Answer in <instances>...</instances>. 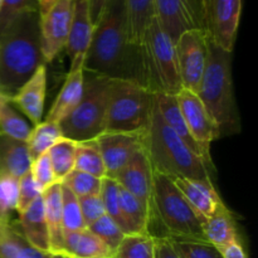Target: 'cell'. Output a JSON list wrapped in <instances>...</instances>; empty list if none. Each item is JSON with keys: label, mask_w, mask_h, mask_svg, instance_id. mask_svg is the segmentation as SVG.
I'll list each match as a JSON object with an SVG mask.
<instances>
[{"label": "cell", "mask_w": 258, "mask_h": 258, "mask_svg": "<svg viewBox=\"0 0 258 258\" xmlns=\"http://www.w3.org/2000/svg\"><path fill=\"white\" fill-rule=\"evenodd\" d=\"M42 194L43 190L35 183L29 170L19 179V199H18L17 207L18 213H22L23 211H25Z\"/></svg>", "instance_id": "obj_42"}, {"label": "cell", "mask_w": 258, "mask_h": 258, "mask_svg": "<svg viewBox=\"0 0 258 258\" xmlns=\"http://www.w3.org/2000/svg\"><path fill=\"white\" fill-rule=\"evenodd\" d=\"M60 183L67 186L76 197L100 194L102 179L78 170H72Z\"/></svg>", "instance_id": "obj_38"}, {"label": "cell", "mask_w": 258, "mask_h": 258, "mask_svg": "<svg viewBox=\"0 0 258 258\" xmlns=\"http://www.w3.org/2000/svg\"><path fill=\"white\" fill-rule=\"evenodd\" d=\"M44 204V216L49 233V253H63V223H62V185L54 183L42 194Z\"/></svg>", "instance_id": "obj_22"}, {"label": "cell", "mask_w": 258, "mask_h": 258, "mask_svg": "<svg viewBox=\"0 0 258 258\" xmlns=\"http://www.w3.org/2000/svg\"><path fill=\"white\" fill-rule=\"evenodd\" d=\"M154 98H155L159 112H160L161 117L165 121L166 125H168L169 127H170L171 130H173L174 133L186 144V146H188L193 153H196L197 155H199L202 159H204V161H206L209 166L214 168L213 161H212V156L208 155L207 153H204L203 149L199 146V144L194 140L193 136L189 133L188 126H186L185 121H184L175 96L158 93V95H154Z\"/></svg>", "instance_id": "obj_21"}, {"label": "cell", "mask_w": 258, "mask_h": 258, "mask_svg": "<svg viewBox=\"0 0 258 258\" xmlns=\"http://www.w3.org/2000/svg\"><path fill=\"white\" fill-rule=\"evenodd\" d=\"M175 97L190 135L203 149L204 153L211 155V144L218 140V138L213 121L207 112L201 98L197 93L186 88H183Z\"/></svg>", "instance_id": "obj_15"}, {"label": "cell", "mask_w": 258, "mask_h": 258, "mask_svg": "<svg viewBox=\"0 0 258 258\" xmlns=\"http://www.w3.org/2000/svg\"><path fill=\"white\" fill-rule=\"evenodd\" d=\"M155 17L175 43L184 32L206 30L204 0H154Z\"/></svg>", "instance_id": "obj_10"}, {"label": "cell", "mask_w": 258, "mask_h": 258, "mask_svg": "<svg viewBox=\"0 0 258 258\" xmlns=\"http://www.w3.org/2000/svg\"><path fill=\"white\" fill-rule=\"evenodd\" d=\"M143 146L148 153L154 171L171 178H188L213 184L216 168H212L169 127L161 117L153 95L150 116L141 131Z\"/></svg>", "instance_id": "obj_3"}, {"label": "cell", "mask_w": 258, "mask_h": 258, "mask_svg": "<svg viewBox=\"0 0 258 258\" xmlns=\"http://www.w3.org/2000/svg\"><path fill=\"white\" fill-rule=\"evenodd\" d=\"M199 214L191 208L170 176L154 171L153 206L149 217L148 233L161 231L159 238H189L207 241Z\"/></svg>", "instance_id": "obj_5"}, {"label": "cell", "mask_w": 258, "mask_h": 258, "mask_svg": "<svg viewBox=\"0 0 258 258\" xmlns=\"http://www.w3.org/2000/svg\"><path fill=\"white\" fill-rule=\"evenodd\" d=\"M171 180L202 219L211 217L224 203L214 184L188 178H171Z\"/></svg>", "instance_id": "obj_20"}, {"label": "cell", "mask_w": 258, "mask_h": 258, "mask_svg": "<svg viewBox=\"0 0 258 258\" xmlns=\"http://www.w3.org/2000/svg\"><path fill=\"white\" fill-rule=\"evenodd\" d=\"M45 258H71L63 254H54V253H45Z\"/></svg>", "instance_id": "obj_48"}, {"label": "cell", "mask_w": 258, "mask_h": 258, "mask_svg": "<svg viewBox=\"0 0 258 258\" xmlns=\"http://www.w3.org/2000/svg\"><path fill=\"white\" fill-rule=\"evenodd\" d=\"M138 83L153 95L176 96L183 90L175 43L161 28L156 17L151 19L139 47Z\"/></svg>", "instance_id": "obj_6"}, {"label": "cell", "mask_w": 258, "mask_h": 258, "mask_svg": "<svg viewBox=\"0 0 258 258\" xmlns=\"http://www.w3.org/2000/svg\"><path fill=\"white\" fill-rule=\"evenodd\" d=\"M75 170L97 176L100 179L106 178L102 156L95 140L76 143Z\"/></svg>", "instance_id": "obj_31"}, {"label": "cell", "mask_w": 258, "mask_h": 258, "mask_svg": "<svg viewBox=\"0 0 258 258\" xmlns=\"http://www.w3.org/2000/svg\"><path fill=\"white\" fill-rule=\"evenodd\" d=\"M25 12H39L37 0H3L0 8V33L18 15Z\"/></svg>", "instance_id": "obj_40"}, {"label": "cell", "mask_w": 258, "mask_h": 258, "mask_svg": "<svg viewBox=\"0 0 258 258\" xmlns=\"http://www.w3.org/2000/svg\"><path fill=\"white\" fill-rule=\"evenodd\" d=\"M62 185V223L63 231L75 232L87 228L83 222L78 198L67 188Z\"/></svg>", "instance_id": "obj_36"}, {"label": "cell", "mask_w": 258, "mask_h": 258, "mask_svg": "<svg viewBox=\"0 0 258 258\" xmlns=\"http://www.w3.org/2000/svg\"><path fill=\"white\" fill-rule=\"evenodd\" d=\"M19 199V179L0 174V221H9L10 214L17 211Z\"/></svg>", "instance_id": "obj_37"}, {"label": "cell", "mask_w": 258, "mask_h": 258, "mask_svg": "<svg viewBox=\"0 0 258 258\" xmlns=\"http://www.w3.org/2000/svg\"><path fill=\"white\" fill-rule=\"evenodd\" d=\"M153 93L131 80L113 78L105 133H139L149 121Z\"/></svg>", "instance_id": "obj_8"}, {"label": "cell", "mask_w": 258, "mask_h": 258, "mask_svg": "<svg viewBox=\"0 0 258 258\" xmlns=\"http://www.w3.org/2000/svg\"><path fill=\"white\" fill-rule=\"evenodd\" d=\"M32 127L14 107L9 97L0 95V133L17 140L27 141Z\"/></svg>", "instance_id": "obj_29"}, {"label": "cell", "mask_w": 258, "mask_h": 258, "mask_svg": "<svg viewBox=\"0 0 258 258\" xmlns=\"http://www.w3.org/2000/svg\"><path fill=\"white\" fill-rule=\"evenodd\" d=\"M93 28L95 25L91 20L87 0H73L72 20L64 48L71 62L78 57H86L92 39Z\"/></svg>", "instance_id": "obj_18"}, {"label": "cell", "mask_w": 258, "mask_h": 258, "mask_svg": "<svg viewBox=\"0 0 258 258\" xmlns=\"http://www.w3.org/2000/svg\"><path fill=\"white\" fill-rule=\"evenodd\" d=\"M30 174H32L34 181L43 191L47 188H49L50 185H53L54 183H58L54 173H53L52 164H50V160L47 154L40 155L39 158L34 159L32 161Z\"/></svg>", "instance_id": "obj_41"}, {"label": "cell", "mask_w": 258, "mask_h": 258, "mask_svg": "<svg viewBox=\"0 0 258 258\" xmlns=\"http://www.w3.org/2000/svg\"><path fill=\"white\" fill-rule=\"evenodd\" d=\"M118 194H120L121 214L125 221L127 234L148 233V213L140 202L121 186L118 189Z\"/></svg>", "instance_id": "obj_28"}, {"label": "cell", "mask_w": 258, "mask_h": 258, "mask_svg": "<svg viewBox=\"0 0 258 258\" xmlns=\"http://www.w3.org/2000/svg\"><path fill=\"white\" fill-rule=\"evenodd\" d=\"M197 95L213 121L218 140L241 131L232 80V53L219 48L211 39H208L207 64Z\"/></svg>", "instance_id": "obj_4"}, {"label": "cell", "mask_w": 258, "mask_h": 258, "mask_svg": "<svg viewBox=\"0 0 258 258\" xmlns=\"http://www.w3.org/2000/svg\"><path fill=\"white\" fill-rule=\"evenodd\" d=\"M202 228L207 241L219 251L228 244L239 242L236 222L224 203L211 217L202 221Z\"/></svg>", "instance_id": "obj_25"}, {"label": "cell", "mask_w": 258, "mask_h": 258, "mask_svg": "<svg viewBox=\"0 0 258 258\" xmlns=\"http://www.w3.org/2000/svg\"><path fill=\"white\" fill-rule=\"evenodd\" d=\"M52 164L53 173L57 181H62L68 174L75 170L76 143L70 139L62 138L47 153Z\"/></svg>", "instance_id": "obj_32"}, {"label": "cell", "mask_w": 258, "mask_h": 258, "mask_svg": "<svg viewBox=\"0 0 258 258\" xmlns=\"http://www.w3.org/2000/svg\"><path fill=\"white\" fill-rule=\"evenodd\" d=\"M154 256L155 258H180L174 247L171 246L169 238H154Z\"/></svg>", "instance_id": "obj_44"}, {"label": "cell", "mask_w": 258, "mask_h": 258, "mask_svg": "<svg viewBox=\"0 0 258 258\" xmlns=\"http://www.w3.org/2000/svg\"><path fill=\"white\" fill-rule=\"evenodd\" d=\"M45 92H47V68L40 64L32 77L17 91L10 101L17 106L34 125L42 122L44 112Z\"/></svg>", "instance_id": "obj_17"}, {"label": "cell", "mask_w": 258, "mask_h": 258, "mask_svg": "<svg viewBox=\"0 0 258 258\" xmlns=\"http://www.w3.org/2000/svg\"><path fill=\"white\" fill-rule=\"evenodd\" d=\"M98 146L106 178H115L116 174L128 163L134 154L143 146V135L139 133H103L95 139Z\"/></svg>", "instance_id": "obj_14"}, {"label": "cell", "mask_w": 258, "mask_h": 258, "mask_svg": "<svg viewBox=\"0 0 258 258\" xmlns=\"http://www.w3.org/2000/svg\"><path fill=\"white\" fill-rule=\"evenodd\" d=\"M88 2V9H90V17L92 20V24L95 25L97 20L100 19L101 14H102L103 9H105L106 4L108 0H87Z\"/></svg>", "instance_id": "obj_46"}, {"label": "cell", "mask_w": 258, "mask_h": 258, "mask_svg": "<svg viewBox=\"0 0 258 258\" xmlns=\"http://www.w3.org/2000/svg\"><path fill=\"white\" fill-rule=\"evenodd\" d=\"M0 258H45L33 248L10 221H0Z\"/></svg>", "instance_id": "obj_27"}, {"label": "cell", "mask_w": 258, "mask_h": 258, "mask_svg": "<svg viewBox=\"0 0 258 258\" xmlns=\"http://www.w3.org/2000/svg\"><path fill=\"white\" fill-rule=\"evenodd\" d=\"M208 34L203 29L184 32L175 42L179 76L183 88L197 93L201 86L208 54Z\"/></svg>", "instance_id": "obj_9"}, {"label": "cell", "mask_w": 258, "mask_h": 258, "mask_svg": "<svg viewBox=\"0 0 258 258\" xmlns=\"http://www.w3.org/2000/svg\"><path fill=\"white\" fill-rule=\"evenodd\" d=\"M169 241L180 258H222L221 251L208 241L189 238H169Z\"/></svg>", "instance_id": "obj_34"}, {"label": "cell", "mask_w": 258, "mask_h": 258, "mask_svg": "<svg viewBox=\"0 0 258 258\" xmlns=\"http://www.w3.org/2000/svg\"><path fill=\"white\" fill-rule=\"evenodd\" d=\"M40 64L39 12L22 13L0 33V95L14 96Z\"/></svg>", "instance_id": "obj_2"}, {"label": "cell", "mask_w": 258, "mask_h": 258, "mask_svg": "<svg viewBox=\"0 0 258 258\" xmlns=\"http://www.w3.org/2000/svg\"><path fill=\"white\" fill-rule=\"evenodd\" d=\"M38 10H39V17H44L48 12L53 8V5L57 3V0H37Z\"/></svg>", "instance_id": "obj_47"}, {"label": "cell", "mask_w": 258, "mask_h": 258, "mask_svg": "<svg viewBox=\"0 0 258 258\" xmlns=\"http://www.w3.org/2000/svg\"><path fill=\"white\" fill-rule=\"evenodd\" d=\"M62 254L71 258H113V252L87 228L64 232Z\"/></svg>", "instance_id": "obj_24"}, {"label": "cell", "mask_w": 258, "mask_h": 258, "mask_svg": "<svg viewBox=\"0 0 258 258\" xmlns=\"http://www.w3.org/2000/svg\"><path fill=\"white\" fill-rule=\"evenodd\" d=\"M113 78L90 75L80 102L58 125L63 138L75 143L95 140L105 133L106 115Z\"/></svg>", "instance_id": "obj_7"}, {"label": "cell", "mask_w": 258, "mask_h": 258, "mask_svg": "<svg viewBox=\"0 0 258 258\" xmlns=\"http://www.w3.org/2000/svg\"><path fill=\"white\" fill-rule=\"evenodd\" d=\"M155 241L150 234H125L113 258H155Z\"/></svg>", "instance_id": "obj_33"}, {"label": "cell", "mask_w": 258, "mask_h": 258, "mask_svg": "<svg viewBox=\"0 0 258 258\" xmlns=\"http://www.w3.org/2000/svg\"><path fill=\"white\" fill-rule=\"evenodd\" d=\"M153 175L150 159L144 146H141L113 178L121 188L126 189L140 202L148 213V218L153 206Z\"/></svg>", "instance_id": "obj_13"}, {"label": "cell", "mask_w": 258, "mask_h": 258, "mask_svg": "<svg viewBox=\"0 0 258 258\" xmlns=\"http://www.w3.org/2000/svg\"><path fill=\"white\" fill-rule=\"evenodd\" d=\"M62 138V131H60L58 123L42 121L38 125H34L27 139L32 161L39 158L40 155L47 154L49 149Z\"/></svg>", "instance_id": "obj_30"}, {"label": "cell", "mask_w": 258, "mask_h": 258, "mask_svg": "<svg viewBox=\"0 0 258 258\" xmlns=\"http://www.w3.org/2000/svg\"><path fill=\"white\" fill-rule=\"evenodd\" d=\"M208 38L226 52H233L241 22L242 0H204Z\"/></svg>", "instance_id": "obj_11"}, {"label": "cell", "mask_w": 258, "mask_h": 258, "mask_svg": "<svg viewBox=\"0 0 258 258\" xmlns=\"http://www.w3.org/2000/svg\"><path fill=\"white\" fill-rule=\"evenodd\" d=\"M85 73L118 80H139V47L128 43L125 0H108L93 28L83 63Z\"/></svg>", "instance_id": "obj_1"}, {"label": "cell", "mask_w": 258, "mask_h": 258, "mask_svg": "<svg viewBox=\"0 0 258 258\" xmlns=\"http://www.w3.org/2000/svg\"><path fill=\"white\" fill-rule=\"evenodd\" d=\"M83 63H85V57H78L71 62V70L67 78L55 97L54 102L50 106L45 121L59 123L66 116L70 115L71 111L80 102L83 95V86H85Z\"/></svg>", "instance_id": "obj_16"}, {"label": "cell", "mask_w": 258, "mask_h": 258, "mask_svg": "<svg viewBox=\"0 0 258 258\" xmlns=\"http://www.w3.org/2000/svg\"><path fill=\"white\" fill-rule=\"evenodd\" d=\"M32 156L27 141L0 133V174L20 179L30 170Z\"/></svg>", "instance_id": "obj_23"}, {"label": "cell", "mask_w": 258, "mask_h": 258, "mask_svg": "<svg viewBox=\"0 0 258 258\" xmlns=\"http://www.w3.org/2000/svg\"><path fill=\"white\" fill-rule=\"evenodd\" d=\"M68 2H73V0H68Z\"/></svg>", "instance_id": "obj_50"}, {"label": "cell", "mask_w": 258, "mask_h": 258, "mask_svg": "<svg viewBox=\"0 0 258 258\" xmlns=\"http://www.w3.org/2000/svg\"><path fill=\"white\" fill-rule=\"evenodd\" d=\"M2 4H3V0H0V8H2Z\"/></svg>", "instance_id": "obj_49"}, {"label": "cell", "mask_w": 258, "mask_h": 258, "mask_svg": "<svg viewBox=\"0 0 258 258\" xmlns=\"http://www.w3.org/2000/svg\"><path fill=\"white\" fill-rule=\"evenodd\" d=\"M87 229L92 232L95 236H97L113 252V254H115L118 244L121 243L122 238L125 237V233L121 231L120 227L107 214L93 222L91 226L87 227Z\"/></svg>", "instance_id": "obj_39"}, {"label": "cell", "mask_w": 258, "mask_h": 258, "mask_svg": "<svg viewBox=\"0 0 258 258\" xmlns=\"http://www.w3.org/2000/svg\"><path fill=\"white\" fill-rule=\"evenodd\" d=\"M222 258H248L241 242H234L221 249Z\"/></svg>", "instance_id": "obj_45"}, {"label": "cell", "mask_w": 258, "mask_h": 258, "mask_svg": "<svg viewBox=\"0 0 258 258\" xmlns=\"http://www.w3.org/2000/svg\"><path fill=\"white\" fill-rule=\"evenodd\" d=\"M78 203H80L81 213H82V218L86 227L91 226L93 222H96L106 214L100 194L78 197Z\"/></svg>", "instance_id": "obj_43"}, {"label": "cell", "mask_w": 258, "mask_h": 258, "mask_svg": "<svg viewBox=\"0 0 258 258\" xmlns=\"http://www.w3.org/2000/svg\"><path fill=\"white\" fill-rule=\"evenodd\" d=\"M125 9L128 43L140 47L146 29L155 17L154 0H125Z\"/></svg>", "instance_id": "obj_26"}, {"label": "cell", "mask_w": 258, "mask_h": 258, "mask_svg": "<svg viewBox=\"0 0 258 258\" xmlns=\"http://www.w3.org/2000/svg\"><path fill=\"white\" fill-rule=\"evenodd\" d=\"M72 10L73 2L57 0L52 9L40 18V49L44 64L52 62L66 48Z\"/></svg>", "instance_id": "obj_12"}, {"label": "cell", "mask_w": 258, "mask_h": 258, "mask_svg": "<svg viewBox=\"0 0 258 258\" xmlns=\"http://www.w3.org/2000/svg\"><path fill=\"white\" fill-rule=\"evenodd\" d=\"M118 184L116 183L113 179L111 178H103L102 184H101L100 196L103 202V207H105V212L116 224L121 228V231L125 234H127V229H126L125 221L121 214V207H120V194H118Z\"/></svg>", "instance_id": "obj_35"}, {"label": "cell", "mask_w": 258, "mask_h": 258, "mask_svg": "<svg viewBox=\"0 0 258 258\" xmlns=\"http://www.w3.org/2000/svg\"><path fill=\"white\" fill-rule=\"evenodd\" d=\"M19 214V221L15 224L25 241L42 253H49V233L44 216V204L42 196L35 199L25 211Z\"/></svg>", "instance_id": "obj_19"}]
</instances>
